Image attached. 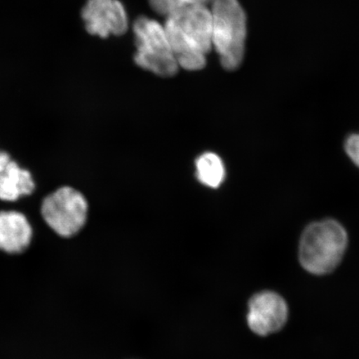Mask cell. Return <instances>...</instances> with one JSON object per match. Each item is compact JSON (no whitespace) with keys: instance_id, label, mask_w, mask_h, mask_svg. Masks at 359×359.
I'll list each match as a JSON object with an SVG mask.
<instances>
[{"instance_id":"1","label":"cell","mask_w":359,"mask_h":359,"mask_svg":"<svg viewBox=\"0 0 359 359\" xmlns=\"http://www.w3.org/2000/svg\"><path fill=\"white\" fill-rule=\"evenodd\" d=\"M164 29L179 67L204 69L212 44V15L208 6H190L167 17Z\"/></svg>"},{"instance_id":"2","label":"cell","mask_w":359,"mask_h":359,"mask_svg":"<svg viewBox=\"0 0 359 359\" xmlns=\"http://www.w3.org/2000/svg\"><path fill=\"white\" fill-rule=\"evenodd\" d=\"M347 245V231L336 219L312 222L304 228L300 236L299 262L313 275H325L339 266Z\"/></svg>"},{"instance_id":"3","label":"cell","mask_w":359,"mask_h":359,"mask_svg":"<svg viewBox=\"0 0 359 359\" xmlns=\"http://www.w3.org/2000/svg\"><path fill=\"white\" fill-rule=\"evenodd\" d=\"M212 44L224 69H239L245 56L246 15L238 0H212Z\"/></svg>"},{"instance_id":"4","label":"cell","mask_w":359,"mask_h":359,"mask_svg":"<svg viewBox=\"0 0 359 359\" xmlns=\"http://www.w3.org/2000/svg\"><path fill=\"white\" fill-rule=\"evenodd\" d=\"M133 32L137 47L134 61L137 66L163 78L173 77L177 74L179 65L164 26L140 16L134 22Z\"/></svg>"},{"instance_id":"5","label":"cell","mask_w":359,"mask_h":359,"mask_svg":"<svg viewBox=\"0 0 359 359\" xmlns=\"http://www.w3.org/2000/svg\"><path fill=\"white\" fill-rule=\"evenodd\" d=\"M88 209V202L82 193L64 187L43 200L41 212L44 221L57 234L71 237L84 226Z\"/></svg>"},{"instance_id":"6","label":"cell","mask_w":359,"mask_h":359,"mask_svg":"<svg viewBox=\"0 0 359 359\" xmlns=\"http://www.w3.org/2000/svg\"><path fill=\"white\" fill-rule=\"evenodd\" d=\"M81 15L88 32L103 39L123 35L128 29L127 12L118 0H88Z\"/></svg>"},{"instance_id":"7","label":"cell","mask_w":359,"mask_h":359,"mask_svg":"<svg viewBox=\"0 0 359 359\" xmlns=\"http://www.w3.org/2000/svg\"><path fill=\"white\" fill-rule=\"evenodd\" d=\"M287 318L288 306L280 295L264 291L250 299L247 322L254 333L260 336L276 333L285 326Z\"/></svg>"},{"instance_id":"8","label":"cell","mask_w":359,"mask_h":359,"mask_svg":"<svg viewBox=\"0 0 359 359\" xmlns=\"http://www.w3.org/2000/svg\"><path fill=\"white\" fill-rule=\"evenodd\" d=\"M33 231L28 219L17 212H0V250L19 254L28 248Z\"/></svg>"},{"instance_id":"9","label":"cell","mask_w":359,"mask_h":359,"mask_svg":"<svg viewBox=\"0 0 359 359\" xmlns=\"http://www.w3.org/2000/svg\"><path fill=\"white\" fill-rule=\"evenodd\" d=\"M34 182L29 170L11 161L0 172V200L15 201L21 196L32 194Z\"/></svg>"},{"instance_id":"10","label":"cell","mask_w":359,"mask_h":359,"mask_svg":"<svg viewBox=\"0 0 359 359\" xmlns=\"http://www.w3.org/2000/svg\"><path fill=\"white\" fill-rule=\"evenodd\" d=\"M196 175L199 181L206 187L217 188L221 186L226 177L221 157L212 152L201 155L196 161Z\"/></svg>"},{"instance_id":"11","label":"cell","mask_w":359,"mask_h":359,"mask_svg":"<svg viewBox=\"0 0 359 359\" xmlns=\"http://www.w3.org/2000/svg\"><path fill=\"white\" fill-rule=\"evenodd\" d=\"M151 10L165 18L182 8L190 6L189 0H149Z\"/></svg>"},{"instance_id":"12","label":"cell","mask_w":359,"mask_h":359,"mask_svg":"<svg viewBox=\"0 0 359 359\" xmlns=\"http://www.w3.org/2000/svg\"><path fill=\"white\" fill-rule=\"evenodd\" d=\"M344 147L348 156L359 168V133L349 135Z\"/></svg>"},{"instance_id":"13","label":"cell","mask_w":359,"mask_h":359,"mask_svg":"<svg viewBox=\"0 0 359 359\" xmlns=\"http://www.w3.org/2000/svg\"><path fill=\"white\" fill-rule=\"evenodd\" d=\"M11 161V157L6 152L0 151V172L7 167Z\"/></svg>"},{"instance_id":"14","label":"cell","mask_w":359,"mask_h":359,"mask_svg":"<svg viewBox=\"0 0 359 359\" xmlns=\"http://www.w3.org/2000/svg\"><path fill=\"white\" fill-rule=\"evenodd\" d=\"M190 6H208L212 0H189Z\"/></svg>"}]
</instances>
